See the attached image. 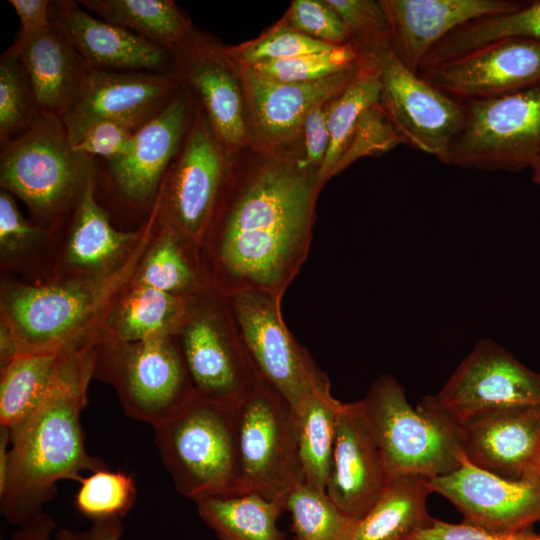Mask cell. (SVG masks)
<instances>
[{
    "mask_svg": "<svg viewBox=\"0 0 540 540\" xmlns=\"http://www.w3.org/2000/svg\"><path fill=\"white\" fill-rule=\"evenodd\" d=\"M232 159L200 243L211 288L224 296L258 291L282 297L305 262L324 184L302 149H251Z\"/></svg>",
    "mask_w": 540,
    "mask_h": 540,
    "instance_id": "1",
    "label": "cell"
},
{
    "mask_svg": "<svg viewBox=\"0 0 540 540\" xmlns=\"http://www.w3.org/2000/svg\"><path fill=\"white\" fill-rule=\"evenodd\" d=\"M96 347L61 353L57 377L39 406L10 431L7 481L0 511L21 526L43 513L62 480L106 468L88 453L80 423L94 377Z\"/></svg>",
    "mask_w": 540,
    "mask_h": 540,
    "instance_id": "2",
    "label": "cell"
},
{
    "mask_svg": "<svg viewBox=\"0 0 540 540\" xmlns=\"http://www.w3.org/2000/svg\"><path fill=\"white\" fill-rule=\"evenodd\" d=\"M153 235L124 267L105 277L25 282L1 275L0 320L12 330L19 354L97 346L112 301L131 280Z\"/></svg>",
    "mask_w": 540,
    "mask_h": 540,
    "instance_id": "3",
    "label": "cell"
},
{
    "mask_svg": "<svg viewBox=\"0 0 540 540\" xmlns=\"http://www.w3.org/2000/svg\"><path fill=\"white\" fill-rule=\"evenodd\" d=\"M360 401L390 477L412 474L433 479L457 470L466 457L462 426L435 395L413 407L403 385L381 375Z\"/></svg>",
    "mask_w": 540,
    "mask_h": 540,
    "instance_id": "4",
    "label": "cell"
},
{
    "mask_svg": "<svg viewBox=\"0 0 540 540\" xmlns=\"http://www.w3.org/2000/svg\"><path fill=\"white\" fill-rule=\"evenodd\" d=\"M93 157L75 150L60 117L40 113L2 145L1 189L21 199L36 225L59 231L93 175Z\"/></svg>",
    "mask_w": 540,
    "mask_h": 540,
    "instance_id": "5",
    "label": "cell"
},
{
    "mask_svg": "<svg viewBox=\"0 0 540 540\" xmlns=\"http://www.w3.org/2000/svg\"><path fill=\"white\" fill-rule=\"evenodd\" d=\"M153 429L161 460L181 495L197 502L237 493V406L195 396L176 416Z\"/></svg>",
    "mask_w": 540,
    "mask_h": 540,
    "instance_id": "6",
    "label": "cell"
},
{
    "mask_svg": "<svg viewBox=\"0 0 540 540\" xmlns=\"http://www.w3.org/2000/svg\"><path fill=\"white\" fill-rule=\"evenodd\" d=\"M94 377L111 385L125 413L156 428L196 396L174 334L101 342Z\"/></svg>",
    "mask_w": 540,
    "mask_h": 540,
    "instance_id": "7",
    "label": "cell"
},
{
    "mask_svg": "<svg viewBox=\"0 0 540 540\" xmlns=\"http://www.w3.org/2000/svg\"><path fill=\"white\" fill-rule=\"evenodd\" d=\"M237 415V493L254 492L284 507L289 493L304 482L294 408L257 378L237 405Z\"/></svg>",
    "mask_w": 540,
    "mask_h": 540,
    "instance_id": "8",
    "label": "cell"
},
{
    "mask_svg": "<svg viewBox=\"0 0 540 540\" xmlns=\"http://www.w3.org/2000/svg\"><path fill=\"white\" fill-rule=\"evenodd\" d=\"M463 103L464 126L442 163L511 173L530 168L540 150V81L503 96Z\"/></svg>",
    "mask_w": 540,
    "mask_h": 540,
    "instance_id": "9",
    "label": "cell"
},
{
    "mask_svg": "<svg viewBox=\"0 0 540 540\" xmlns=\"http://www.w3.org/2000/svg\"><path fill=\"white\" fill-rule=\"evenodd\" d=\"M174 337L196 396L237 406L257 380L226 297L213 288L189 297Z\"/></svg>",
    "mask_w": 540,
    "mask_h": 540,
    "instance_id": "10",
    "label": "cell"
},
{
    "mask_svg": "<svg viewBox=\"0 0 540 540\" xmlns=\"http://www.w3.org/2000/svg\"><path fill=\"white\" fill-rule=\"evenodd\" d=\"M225 297L256 377L294 410L311 394L330 386L326 374L286 326L281 300L258 291H240Z\"/></svg>",
    "mask_w": 540,
    "mask_h": 540,
    "instance_id": "11",
    "label": "cell"
},
{
    "mask_svg": "<svg viewBox=\"0 0 540 540\" xmlns=\"http://www.w3.org/2000/svg\"><path fill=\"white\" fill-rule=\"evenodd\" d=\"M232 159L198 105L152 206L158 223L175 229L200 246Z\"/></svg>",
    "mask_w": 540,
    "mask_h": 540,
    "instance_id": "12",
    "label": "cell"
},
{
    "mask_svg": "<svg viewBox=\"0 0 540 540\" xmlns=\"http://www.w3.org/2000/svg\"><path fill=\"white\" fill-rule=\"evenodd\" d=\"M364 58L378 69L380 105L404 144L441 161L464 126V103L409 70L391 42Z\"/></svg>",
    "mask_w": 540,
    "mask_h": 540,
    "instance_id": "13",
    "label": "cell"
},
{
    "mask_svg": "<svg viewBox=\"0 0 540 540\" xmlns=\"http://www.w3.org/2000/svg\"><path fill=\"white\" fill-rule=\"evenodd\" d=\"M359 65L310 82H282L252 68L236 66L251 149L275 151L294 146L301 138L308 114L336 97L356 75Z\"/></svg>",
    "mask_w": 540,
    "mask_h": 540,
    "instance_id": "14",
    "label": "cell"
},
{
    "mask_svg": "<svg viewBox=\"0 0 540 540\" xmlns=\"http://www.w3.org/2000/svg\"><path fill=\"white\" fill-rule=\"evenodd\" d=\"M460 424L502 407L540 404V373L496 341L479 340L435 394Z\"/></svg>",
    "mask_w": 540,
    "mask_h": 540,
    "instance_id": "15",
    "label": "cell"
},
{
    "mask_svg": "<svg viewBox=\"0 0 540 540\" xmlns=\"http://www.w3.org/2000/svg\"><path fill=\"white\" fill-rule=\"evenodd\" d=\"M168 72H116L90 68L70 107L61 116L75 145L94 124L126 123L139 129L161 112L178 92Z\"/></svg>",
    "mask_w": 540,
    "mask_h": 540,
    "instance_id": "16",
    "label": "cell"
},
{
    "mask_svg": "<svg viewBox=\"0 0 540 540\" xmlns=\"http://www.w3.org/2000/svg\"><path fill=\"white\" fill-rule=\"evenodd\" d=\"M170 55L229 156L251 148L241 79L226 46L194 30Z\"/></svg>",
    "mask_w": 540,
    "mask_h": 540,
    "instance_id": "17",
    "label": "cell"
},
{
    "mask_svg": "<svg viewBox=\"0 0 540 540\" xmlns=\"http://www.w3.org/2000/svg\"><path fill=\"white\" fill-rule=\"evenodd\" d=\"M66 230H59L53 278H99L124 267L155 232L158 221L151 208L148 219L136 230L116 229L95 196L90 176Z\"/></svg>",
    "mask_w": 540,
    "mask_h": 540,
    "instance_id": "18",
    "label": "cell"
},
{
    "mask_svg": "<svg viewBox=\"0 0 540 540\" xmlns=\"http://www.w3.org/2000/svg\"><path fill=\"white\" fill-rule=\"evenodd\" d=\"M432 493L446 498L463 522L500 532L533 530L540 522V471L507 479L471 464L429 479Z\"/></svg>",
    "mask_w": 540,
    "mask_h": 540,
    "instance_id": "19",
    "label": "cell"
},
{
    "mask_svg": "<svg viewBox=\"0 0 540 540\" xmlns=\"http://www.w3.org/2000/svg\"><path fill=\"white\" fill-rule=\"evenodd\" d=\"M419 75L461 102L503 96L540 81V40L504 38Z\"/></svg>",
    "mask_w": 540,
    "mask_h": 540,
    "instance_id": "20",
    "label": "cell"
},
{
    "mask_svg": "<svg viewBox=\"0 0 540 540\" xmlns=\"http://www.w3.org/2000/svg\"><path fill=\"white\" fill-rule=\"evenodd\" d=\"M461 426L464 454L474 466L515 480L540 471V404L485 411Z\"/></svg>",
    "mask_w": 540,
    "mask_h": 540,
    "instance_id": "21",
    "label": "cell"
},
{
    "mask_svg": "<svg viewBox=\"0 0 540 540\" xmlns=\"http://www.w3.org/2000/svg\"><path fill=\"white\" fill-rule=\"evenodd\" d=\"M195 110L189 97L178 91L161 112L137 130L129 151L108 162L112 182L125 200L153 206Z\"/></svg>",
    "mask_w": 540,
    "mask_h": 540,
    "instance_id": "22",
    "label": "cell"
},
{
    "mask_svg": "<svg viewBox=\"0 0 540 540\" xmlns=\"http://www.w3.org/2000/svg\"><path fill=\"white\" fill-rule=\"evenodd\" d=\"M390 478L360 401L342 403L327 495L345 514L359 520L382 494Z\"/></svg>",
    "mask_w": 540,
    "mask_h": 540,
    "instance_id": "23",
    "label": "cell"
},
{
    "mask_svg": "<svg viewBox=\"0 0 540 540\" xmlns=\"http://www.w3.org/2000/svg\"><path fill=\"white\" fill-rule=\"evenodd\" d=\"M386 12L391 47L411 71L431 48L450 32L470 21L515 12L528 1L515 0H381Z\"/></svg>",
    "mask_w": 540,
    "mask_h": 540,
    "instance_id": "24",
    "label": "cell"
},
{
    "mask_svg": "<svg viewBox=\"0 0 540 540\" xmlns=\"http://www.w3.org/2000/svg\"><path fill=\"white\" fill-rule=\"evenodd\" d=\"M50 18L90 68L165 72L171 59L169 51L92 15L79 2H52Z\"/></svg>",
    "mask_w": 540,
    "mask_h": 540,
    "instance_id": "25",
    "label": "cell"
},
{
    "mask_svg": "<svg viewBox=\"0 0 540 540\" xmlns=\"http://www.w3.org/2000/svg\"><path fill=\"white\" fill-rule=\"evenodd\" d=\"M19 55L41 113L60 117L74 101L90 67L53 24L20 33L12 44Z\"/></svg>",
    "mask_w": 540,
    "mask_h": 540,
    "instance_id": "26",
    "label": "cell"
},
{
    "mask_svg": "<svg viewBox=\"0 0 540 540\" xmlns=\"http://www.w3.org/2000/svg\"><path fill=\"white\" fill-rule=\"evenodd\" d=\"M188 299L130 280L115 296L104 317L99 343L134 342L174 334Z\"/></svg>",
    "mask_w": 540,
    "mask_h": 540,
    "instance_id": "27",
    "label": "cell"
},
{
    "mask_svg": "<svg viewBox=\"0 0 540 540\" xmlns=\"http://www.w3.org/2000/svg\"><path fill=\"white\" fill-rule=\"evenodd\" d=\"M131 282L185 297L210 287L200 246L159 223Z\"/></svg>",
    "mask_w": 540,
    "mask_h": 540,
    "instance_id": "28",
    "label": "cell"
},
{
    "mask_svg": "<svg viewBox=\"0 0 540 540\" xmlns=\"http://www.w3.org/2000/svg\"><path fill=\"white\" fill-rule=\"evenodd\" d=\"M59 231L42 228L19 210L12 194L0 190V264L4 275L25 282L53 278Z\"/></svg>",
    "mask_w": 540,
    "mask_h": 540,
    "instance_id": "29",
    "label": "cell"
},
{
    "mask_svg": "<svg viewBox=\"0 0 540 540\" xmlns=\"http://www.w3.org/2000/svg\"><path fill=\"white\" fill-rule=\"evenodd\" d=\"M429 479L412 474L392 476L369 511L357 521L351 540H408L430 525Z\"/></svg>",
    "mask_w": 540,
    "mask_h": 540,
    "instance_id": "30",
    "label": "cell"
},
{
    "mask_svg": "<svg viewBox=\"0 0 540 540\" xmlns=\"http://www.w3.org/2000/svg\"><path fill=\"white\" fill-rule=\"evenodd\" d=\"M195 503L219 540H285L277 525L284 507L257 493L218 494Z\"/></svg>",
    "mask_w": 540,
    "mask_h": 540,
    "instance_id": "31",
    "label": "cell"
},
{
    "mask_svg": "<svg viewBox=\"0 0 540 540\" xmlns=\"http://www.w3.org/2000/svg\"><path fill=\"white\" fill-rule=\"evenodd\" d=\"M94 16L171 51L194 31L189 18L171 0L79 1Z\"/></svg>",
    "mask_w": 540,
    "mask_h": 540,
    "instance_id": "32",
    "label": "cell"
},
{
    "mask_svg": "<svg viewBox=\"0 0 540 540\" xmlns=\"http://www.w3.org/2000/svg\"><path fill=\"white\" fill-rule=\"evenodd\" d=\"M341 405L329 386L311 394L295 410L304 483L320 491L326 492Z\"/></svg>",
    "mask_w": 540,
    "mask_h": 540,
    "instance_id": "33",
    "label": "cell"
},
{
    "mask_svg": "<svg viewBox=\"0 0 540 540\" xmlns=\"http://www.w3.org/2000/svg\"><path fill=\"white\" fill-rule=\"evenodd\" d=\"M57 353H20L0 369V426L12 428L32 413L59 371Z\"/></svg>",
    "mask_w": 540,
    "mask_h": 540,
    "instance_id": "34",
    "label": "cell"
},
{
    "mask_svg": "<svg viewBox=\"0 0 540 540\" xmlns=\"http://www.w3.org/2000/svg\"><path fill=\"white\" fill-rule=\"evenodd\" d=\"M511 37L540 40V0L528 1L515 12L487 16L459 26L432 47L427 61L438 65Z\"/></svg>",
    "mask_w": 540,
    "mask_h": 540,
    "instance_id": "35",
    "label": "cell"
},
{
    "mask_svg": "<svg viewBox=\"0 0 540 540\" xmlns=\"http://www.w3.org/2000/svg\"><path fill=\"white\" fill-rule=\"evenodd\" d=\"M379 103L378 69L370 59L361 57L356 75L326 104L330 140L324 162L318 171L323 184L334 176L335 168L362 113Z\"/></svg>",
    "mask_w": 540,
    "mask_h": 540,
    "instance_id": "36",
    "label": "cell"
},
{
    "mask_svg": "<svg viewBox=\"0 0 540 540\" xmlns=\"http://www.w3.org/2000/svg\"><path fill=\"white\" fill-rule=\"evenodd\" d=\"M295 540H351L358 520L345 514L325 491L304 482L288 495L285 505Z\"/></svg>",
    "mask_w": 540,
    "mask_h": 540,
    "instance_id": "37",
    "label": "cell"
},
{
    "mask_svg": "<svg viewBox=\"0 0 540 540\" xmlns=\"http://www.w3.org/2000/svg\"><path fill=\"white\" fill-rule=\"evenodd\" d=\"M33 88L11 45L0 57V138L4 145L26 130L40 115Z\"/></svg>",
    "mask_w": 540,
    "mask_h": 540,
    "instance_id": "38",
    "label": "cell"
},
{
    "mask_svg": "<svg viewBox=\"0 0 540 540\" xmlns=\"http://www.w3.org/2000/svg\"><path fill=\"white\" fill-rule=\"evenodd\" d=\"M136 498L134 478L106 468L83 477L75 495L77 511L93 521L123 519Z\"/></svg>",
    "mask_w": 540,
    "mask_h": 540,
    "instance_id": "39",
    "label": "cell"
},
{
    "mask_svg": "<svg viewBox=\"0 0 540 540\" xmlns=\"http://www.w3.org/2000/svg\"><path fill=\"white\" fill-rule=\"evenodd\" d=\"M360 59L357 48L348 42L324 51L261 63L249 68L282 82H310L352 69L360 63Z\"/></svg>",
    "mask_w": 540,
    "mask_h": 540,
    "instance_id": "40",
    "label": "cell"
},
{
    "mask_svg": "<svg viewBox=\"0 0 540 540\" xmlns=\"http://www.w3.org/2000/svg\"><path fill=\"white\" fill-rule=\"evenodd\" d=\"M333 46L311 39L279 20L259 37L237 46L226 47V52L236 66L253 67L261 63L324 51Z\"/></svg>",
    "mask_w": 540,
    "mask_h": 540,
    "instance_id": "41",
    "label": "cell"
},
{
    "mask_svg": "<svg viewBox=\"0 0 540 540\" xmlns=\"http://www.w3.org/2000/svg\"><path fill=\"white\" fill-rule=\"evenodd\" d=\"M341 18L350 42L360 56H367L378 47L391 42L389 22L380 1L327 0Z\"/></svg>",
    "mask_w": 540,
    "mask_h": 540,
    "instance_id": "42",
    "label": "cell"
},
{
    "mask_svg": "<svg viewBox=\"0 0 540 540\" xmlns=\"http://www.w3.org/2000/svg\"><path fill=\"white\" fill-rule=\"evenodd\" d=\"M400 144H404L402 137L379 103L360 116L335 168L334 176L360 158L380 156Z\"/></svg>",
    "mask_w": 540,
    "mask_h": 540,
    "instance_id": "43",
    "label": "cell"
},
{
    "mask_svg": "<svg viewBox=\"0 0 540 540\" xmlns=\"http://www.w3.org/2000/svg\"><path fill=\"white\" fill-rule=\"evenodd\" d=\"M280 20L325 44L337 46L350 42L345 25L327 0H294Z\"/></svg>",
    "mask_w": 540,
    "mask_h": 540,
    "instance_id": "44",
    "label": "cell"
},
{
    "mask_svg": "<svg viewBox=\"0 0 540 540\" xmlns=\"http://www.w3.org/2000/svg\"><path fill=\"white\" fill-rule=\"evenodd\" d=\"M138 129L122 122L103 121L91 126L73 148L88 156H100L107 162L125 155Z\"/></svg>",
    "mask_w": 540,
    "mask_h": 540,
    "instance_id": "45",
    "label": "cell"
},
{
    "mask_svg": "<svg viewBox=\"0 0 540 540\" xmlns=\"http://www.w3.org/2000/svg\"><path fill=\"white\" fill-rule=\"evenodd\" d=\"M408 540H540V534L533 530L500 532L463 521L450 523L433 518L429 526L415 533Z\"/></svg>",
    "mask_w": 540,
    "mask_h": 540,
    "instance_id": "46",
    "label": "cell"
},
{
    "mask_svg": "<svg viewBox=\"0 0 540 540\" xmlns=\"http://www.w3.org/2000/svg\"><path fill=\"white\" fill-rule=\"evenodd\" d=\"M326 104L317 106L308 114L301 135L303 161L318 171L324 162L330 140Z\"/></svg>",
    "mask_w": 540,
    "mask_h": 540,
    "instance_id": "47",
    "label": "cell"
},
{
    "mask_svg": "<svg viewBox=\"0 0 540 540\" xmlns=\"http://www.w3.org/2000/svg\"><path fill=\"white\" fill-rule=\"evenodd\" d=\"M21 23L23 34L38 33L49 29L51 1L48 0H9Z\"/></svg>",
    "mask_w": 540,
    "mask_h": 540,
    "instance_id": "48",
    "label": "cell"
},
{
    "mask_svg": "<svg viewBox=\"0 0 540 540\" xmlns=\"http://www.w3.org/2000/svg\"><path fill=\"white\" fill-rule=\"evenodd\" d=\"M123 531L122 519L99 520L84 531L62 528L56 532L55 540H121Z\"/></svg>",
    "mask_w": 540,
    "mask_h": 540,
    "instance_id": "49",
    "label": "cell"
},
{
    "mask_svg": "<svg viewBox=\"0 0 540 540\" xmlns=\"http://www.w3.org/2000/svg\"><path fill=\"white\" fill-rule=\"evenodd\" d=\"M55 529L53 519L45 512L19 526L9 540H50Z\"/></svg>",
    "mask_w": 540,
    "mask_h": 540,
    "instance_id": "50",
    "label": "cell"
},
{
    "mask_svg": "<svg viewBox=\"0 0 540 540\" xmlns=\"http://www.w3.org/2000/svg\"><path fill=\"white\" fill-rule=\"evenodd\" d=\"M18 354V346L12 330L0 320V369L8 365Z\"/></svg>",
    "mask_w": 540,
    "mask_h": 540,
    "instance_id": "51",
    "label": "cell"
},
{
    "mask_svg": "<svg viewBox=\"0 0 540 540\" xmlns=\"http://www.w3.org/2000/svg\"><path fill=\"white\" fill-rule=\"evenodd\" d=\"M10 431L0 426V492L3 491L9 467Z\"/></svg>",
    "mask_w": 540,
    "mask_h": 540,
    "instance_id": "52",
    "label": "cell"
},
{
    "mask_svg": "<svg viewBox=\"0 0 540 540\" xmlns=\"http://www.w3.org/2000/svg\"><path fill=\"white\" fill-rule=\"evenodd\" d=\"M531 178L535 184L540 185V150L530 166Z\"/></svg>",
    "mask_w": 540,
    "mask_h": 540,
    "instance_id": "53",
    "label": "cell"
},
{
    "mask_svg": "<svg viewBox=\"0 0 540 540\" xmlns=\"http://www.w3.org/2000/svg\"><path fill=\"white\" fill-rule=\"evenodd\" d=\"M539 470H540V459H539Z\"/></svg>",
    "mask_w": 540,
    "mask_h": 540,
    "instance_id": "54",
    "label": "cell"
}]
</instances>
